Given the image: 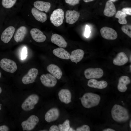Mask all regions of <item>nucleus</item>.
I'll list each match as a JSON object with an SVG mask.
<instances>
[{"label":"nucleus","instance_id":"1","mask_svg":"<svg viewBox=\"0 0 131 131\" xmlns=\"http://www.w3.org/2000/svg\"><path fill=\"white\" fill-rule=\"evenodd\" d=\"M113 119L119 122H125L129 118L128 110L124 107L118 104H115L113 107L111 112Z\"/></svg>","mask_w":131,"mask_h":131},{"label":"nucleus","instance_id":"2","mask_svg":"<svg viewBox=\"0 0 131 131\" xmlns=\"http://www.w3.org/2000/svg\"><path fill=\"white\" fill-rule=\"evenodd\" d=\"M100 99L101 97L99 95L92 92L85 93L80 99L82 106L87 108L98 105Z\"/></svg>","mask_w":131,"mask_h":131},{"label":"nucleus","instance_id":"3","mask_svg":"<svg viewBox=\"0 0 131 131\" xmlns=\"http://www.w3.org/2000/svg\"><path fill=\"white\" fill-rule=\"evenodd\" d=\"M64 16L63 10L61 8H58L53 11L50 16V20L54 25L58 27L63 24Z\"/></svg>","mask_w":131,"mask_h":131},{"label":"nucleus","instance_id":"4","mask_svg":"<svg viewBox=\"0 0 131 131\" xmlns=\"http://www.w3.org/2000/svg\"><path fill=\"white\" fill-rule=\"evenodd\" d=\"M39 100V97L37 95L33 94L30 95L22 104V109L26 111L33 109L35 106L38 103Z\"/></svg>","mask_w":131,"mask_h":131},{"label":"nucleus","instance_id":"5","mask_svg":"<svg viewBox=\"0 0 131 131\" xmlns=\"http://www.w3.org/2000/svg\"><path fill=\"white\" fill-rule=\"evenodd\" d=\"M0 66L4 71L11 73L15 72L17 68L16 64L14 61L5 58L0 60Z\"/></svg>","mask_w":131,"mask_h":131},{"label":"nucleus","instance_id":"6","mask_svg":"<svg viewBox=\"0 0 131 131\" xmlns=\"http://www.w3.org/2000/svg\"><path fill=\"white\" fill-rule=\"evenodd\" d=\"M39 121V119L36 116L32 115L26 120L21 123L23 131H30L33 129Z\"/></svg>","mask_w":131,"mask_h":131},{"label":"nucleus","instance_id":"7","mask_svg":"<svg viewBox=\"0 0 131 131\" xmlns=\"http://www.w3.org/2000/svg\"><path fill=\"white\" fill-rule=\"evenodd\" d=\"M103 70L99 68H89L84 71L85 76L87 79L100 78L103 76Z\"/></svg>","mask_w":131,"mask_h":131},{"label":"nucleus","instance_id":"8","mask_svg":"<svg viewBox=\"0 0 131 131\" xmlns=\"http://www.w3.org/2000/svg\"><path fill=\"white\" fill-rule=\"evenodd\" d=\"M38 72L37 69L35 68H31L27 74L22 77V82L25 84L33 83L35 82Z\"/></svg>","mask_w":131,"mask_h":131},{"label":"nucleus","instance_id":"9","mask_svg":"<svg viewBox=\"0 0 131 131\" xmlns=\"http://www.w3.org/2000/svg\"><path fill=\"white\" fill-rule=\"evenodd\" d=\"M102 37L108 40H114L118 36V34L115 30L111 28L105 26L102 27L100 31Z\"/></svg>","mask_w":131,"mask_h":131},{"label":"nucleus","instance_id":"10","mask_svg":"<svg viewBox=\"0 0 131 131\" xmlns=\"http://www.w3.org/2000/svg\"><path fill=\"white\" fill-rule=\"evenodd\" d=\"M40 79L43 85L48 87H54L57 82L56 78L50 74L49 73L42 75L40 77Z\"/></svg>","mask_w":131,"mask_h":131},{"label":"nucleus","instance_id":"11","mask_svg":"<svg viewBox=\"0 0 131 131\" xmlns=\"http://www.w3.org/2000/svg\"><path fill=\"white\" fill-rule=\"evenodd\" d=\"M15 31V28L13 26H10L6 28L2 33L1 39L4 43H8L13 37Z\"/></svg>","mask_w":131,"mask_h":131},{"label":"nucleus","instance_id":"12","mask_svg":"<svg viewBox=\"0 0 131 131\" xmlns=\"http://www.w3.org/2000/svg\"><path fill=\"white\" fill-rule=\"evenodd\" d=\"M80 16V13L74 10H68L65 14L66 22L70 24H73L78 20Z\"/></svg>","mask_w":131,"mask_h":131},{"label":"nucleus","instance_id":"13","mask_svg":"<svg viewBox=\"0 0 131 131\" xmlns=\"http://www.w3.org/2000/svg\"><path fill=\"white\" fill-rule=\"evenodd\" d=\"M60 113L59 109L56 107L51 108L46 113L45 119L48 123L56 120L59 117Z\"/></svg>","mask_w":131,"mask_h":131},{"label":"nucleus","instance_id":"14","mask_svg":"<svg viewBox=\"0 0 131 131\" xmlns=\"http://www.w3.org/2000/svg\"><path fill=\"white\" fill-rule=\"evenodd\" d=\"M30 33L32 39L37 42H43L46 39L45 35L42 31L38 28H32L30 30Z\"/></svg>","mask_w":131,"mask_h":131},{"label":"nucleus","instance_id":"15","mask_svg":"<svg viewBox=\"0 0 131 131\" xmlns=\"http://www.w3.org/2000/svg\"><path fill=\"white\" fill-rule=\"evenodd\" d=\"M27 32L26 27L22 26L20 27L17 30L14 37L15 41L17 43L22 41L25 38Z\"/></svg>","mask_w":131,"mask_h":131},{"label":"nucleus","instance_id":"16","mask_svg":"<svg viewBox=\"0 0 131 131\" xmlns=\"http://www.w3.org/2000/svg\"><path fill=\"white\" fill-rule=\"evenodd\" d=\"M130 83V79L128 76H123L120 77L119 78L117 86L118 90L121 92H125L127 89V85Z\"/></svg>","mask_w":131,"mask_h":131},{"label":"nucleus","instance_id":"17","mask_svg":"<svg viewBox=\"0 0 131 131\" xmlns=\"http://www.w3.org/2000/svg\"><path fill=\"white\" fill-rule=\"evenodd\" d=\"M87 84L90 87L101 89L106 88L107 86L108 83L105 81H98L94 79H91L88 81Z\"/></svg>","mask_w":131,"mask_h":131},{"label":"nucleus","instance_id":"18","mask_svg":"<svg viewBox=\"0 0 131 131\" xmlns=\"http://www.w3.org/2000/svg\"><path fill=\"white\" fill-rule=\"evenodd\" d=\"M59 98L62 102L68 104L71 101V94L70 91L67 89H62L58 92Z\"/></svg>","mask_w":131,"mask_h":131},{"label":"nucleus","instance_id":"19","mask_svg":"<svg viewBox=\"0 0 131 131\" xmlns=\"http://www.w3.org/2000/svg\"><path fill=\"white\" fill-rule=\"evenodd\" d=\"M47 71L50 74L57 79H61L62 75V73L61 69L57 65L51 64L47 67Z\"/></svg>","mask_w":131,"mask_h":131},{"label":"nucleus","instance_id":"20","mask_svg":"<svg viewBox=\"0 0 131 131\" xmlns=\"http://www.w3.org/2000/svg\"><path fill=\"white\" fill-rule=\"evenodd\" d=\"M51 41L52 43L60 47L65 48L67 45L64 38L61 35L57 33L52 35Z\"/></svg>","mask_w":131,"mask_h":131},{"label":"nucleus","instance_id":"21","mask_svg":"<svg viewBox=\"0 0 131 131\" xmlns=\"http://www.w3.org/2000/svg\"><path fill=\"white\" fill-rule=\"evenodd\" d=\"M116 12V9L115 6L112 1H108L106 4L104 11V15L107 17L113 16Z\"/></svg>","mask_w":131,"mask_h":131},{"label":"nucleus","instance_id":"22","mask_svg":"<svg viewBox=\"0 0 131 131\" xmlns=\"http://www.w3.org/2000/svg\"><path fill=\"white\" fill-rule=\"evenodd\" d=\"M128 61V58L126 54L121 52L117 54L113 60V63L115 65L120 66L124 65Z\"/></svg>","mask_w":131,"mask_h":131},{"label":"nucleus","instance_id":"23","mask_svg":"<svg viewBox=\"0 0 131 131\" xmlns=\"http://www.w3.org/2000/svg\"><path fill=\"white\" fill-rule=\"evenodd\" d=\"M84 54V51L80 49L74 50L71 52L70 59L71 61L77 64L83 58Z\"/></svg>","mask_w":131,"mask_h":131},{"label":"nucleus","instance_id":"24","mask_svg":"<svg viewBox=\"0 0 131 131\" xmlns=\"http://www.w3.org/2000/svg\"><path fill=\"white\" fill-rule=\"evenodd\" d=\"M31 12L33 16L37 21L42 23L46 21L47 19L46 14L35 7L32 8Z\"/></svg>","mask_w":131,"mask_h":131},{"label":"nucleus","instance_id":"25","mask_svg":"<svg viewBox=\"0 0 131 131\" xmlns=\"http://www.w3.org/2000/svg\"><path fill=\"white\" fill-rule=\"evenodd\" d=\"M52 52L55 55L61 59L66 60L70 59V53L62 47L54 49Z\"/></svg>","mask_w":131,"mask_h":131},{"label":"nucleus","instance_id":"26","mask_svg":"<svg viewBox=\"0 0 131 131\" xmlns=\"http://www.w3.org/2000/svg\"><path fill=\"white\" fill-rule=\"evenodd\" d=\"M33 5L34 7L41 11H44L47 13L51 7V4L48 2L37 0L34 2Z\"/></svg>","mask_w":131,"mask_h":131},{"label":"nucleus","instance_id":"27","mask_svg":"<svg viewBox=\"0 0 131 131\" xmlns=\"http://www.w3.org/2000/svg\"><path fill=\"white\" fill-rule=\"evenodd\" d=\"M127 15L121 11H118L116 13L115 17L118 19V23L122 25L126 24L127 22L126 19Z\"/></svg>","mask_w":131,"mask_h":131},{"label":"nucleus","instance_id":"28","mask_svg":"<svg viewBox=\"0 0 131 131\" xmlns=\"http://www.w3.org/2000/svg\"><path fill=\"white\" fill-rule=\"evenodd\" d=\"M17 0H2V4L4 8H9L15 4Z\"/></svg>","mask_w":131,"mask_h":131},{"label":"nucleus","instance_id":"29","mask_svg":"<svg viewBox=\"0 0 131 131\" xmlns=\"http://www.w3.org/2000/svg\"><path fill=\"white\" fill-rule=\"evenodd\" d=\"M58 127L60 131H68L70 127L69 120L68 119L66 120L63 124H59Z\"/></svg>","mask_w":131,"mask_h":131},{"label":"nucleus","instance_id":"30","mask_svg":"<svg viewBox=\"0 0 131 131\" xmlns=\"http://www.w3.org/2000/svg\"><path fill=\"white\" fill-rule=\"evenodd\" d=\"M122 31L130 38H131V26L130 25H125L121 28Z\"/></svg>","mask_w":131,"mask_h":131},{"label":"nucleus","instance_id":"31","mask_svg":"<svg viewBox=\"0 0 131 131\" xmlns=\"http://www.w3.org/2000/svg\"><path fill=\"white\" fill-rule=\"evenodd\" d=\"M77 131H90V128L89 126L87 125H84L77 128Z\"/></svg>","mask_w":131,"mask_h":131},{"label":"nucleus","instance_id":"32","mask_svg":"<svg viewBox=\"0 0 131 131\" xmlns=\"http://www.w3.org/2000/svg\"><path fill=\"white\" fill-rule=\"evenodd\" d=\"M80 1V0H65L66 3L72 6L79 4Z\"/></svg>","mask_w":131,"mask_h":131},{"label":"nucleus","instance_id":"33","mask_svg":"<svg viewBox=\"0 0 131 131\" xmlns=\"http://www.w3.org/2000/svg\"><path fill=\"white\" fill-rule=\"evenodd\" d=\"M85 29L84 35L86 37L88 38L90 36L91 33L89 27L87 25L86 26Z\"/></svg>","mask_w":131,"mask_h":131},{"label":"nucleus","instance_id":"34","mask_svg":"<svg viewBox=\"0 0 131 131\" xmlns=\"http://www.w3.org/2000/svg\"><path fill=\"white\" fill-rule=\"evenodd\" d=\"M121 11L126 15H131V8L126 7L123 8Z\"/></svg>","mask_w":131,"mask_h":131},{"label":"nucleus","instance_id":"35","mask_svg":"<svg viewBox=\"0 0 131 131\" xmlns=\"http://www.w3.org/2000/svg\"><path fill=\"white\" fill-rule=\"evenodd\" d=\"M27 54V51L26 48L25 47H24L22 50L21 54V59H25L26 57Z\"/></svg>","mask_w":131,"mask_h":131},{"label":"nucleus","instance_id":"36","mask_svg":"<svg viewBox=\"0 0 131 131\" xmlns=\"http://www.w3.org/2000/svg\"><path fill=\"white\" fill-rule=\"evenodd\" d=\"M49 131H59L58 127L56 125H53L50 127Z\"/></svg>","mask_w":131,"mask_h":131},{"label":"nucleus","instance_id":"37","mask_svg":"<svg viewBox=\"0 0 131 131\" xmlns=\"http://www.w3.org/2000/svg\"><path fill=\"white\" fill-rule=\"evenodd\" d=\"M9 130L8 127L6 125H3L0 126V131H8Z\"/></svg>","mask_w":131,"mask_h":131},{"label":"nucleus","instance_id":"38","mask_svg":"<svg viewBox=\"0 0 131 131\" xmlns=\"http://www.w3.org/2000/svg\"><path fill=\"white\" fill-rule=\"evenodd\" d=\"M103 131H115V130L111 128H108L103 130Z\"/></svg>","mask_w":131,"mask_h":131},{"label":"nucleus","instance_id":"39","mask_svg":"<svg viewBox=\"0 0 131 131\" xmlns=\"http://www.w3.org/2000/svg\"><path fill=\"white\" fill-rule=\"evenodd\" d=\"M84 2L87 3L93 1L94 0H83Z\"/></svg>","mask_w":131,"mask_h":131},{"label":"nucleus","instance_id":"40","mask_svg":"<svg viewBox=\"0 0 131 131\" xmlns=\"http://www.w3.org/2000/svg\"><path fill=\"white\" fill-rule=\"evenodd\" d=\"M75 130H74L73 128H72V127H70V128L69 129L68 131H75Z\"/></svg>","mask_w":131,"mask_h":131},{"label":"nucleus","instance_id":"41","mask_svg":"<svg viewBox=\"0 0 131 131\" xmlns=\"http://www.w3.org/2000/svg\"><path fill=\"white\" fill-rule=\"evenodd\" d=\"M109 1H111L112 2H115L117 0H108Z\"/></svg>","mask_w":131,"mask_h":131},{"label":"nucleus","instance_id":"42","mask_svg":"<svg viewBox=\"0 0 131 131\" xmlns=\"http://www.w3.org/2000/svg\"><path fill=\"white\" fill-rule=\"evenodd\" d=\"M131 121H130L129 123V126L130 128H131Z\"/></svg>","mask_w":131,"mask_h":131},{"label":"nucleus","instance_id":"43","mask_svg":"<svg viewBox=\"0 0 131 131\" xmlns=\"http://www.w3.org/2000/svg\"><path fill=\"white\" fill-rule=\"evenodd\" d=\"M2 91V89L0 86V94L1 93Z\"/></svg>","mask_w":131,"mask_h":131},{"label":"nucleus","instance_id":"44","mask_svg":"<svg viewBox=\"0 0 131 131\" xmlns=\"http://www.w3.org/2000/svg\"><path fill=\"white\" fill-rule=\"evenodd\" d=\"M1 73L0 72V78H1Z\"/></svg>","mask_w":131,"mask_h":131},{"label":"nucleus","instance_id":"45","mask_svg":"<svg viewBox=\"0 0 131 131\" xmlns=\"http://www.w3.org/2000/svg\"><path fill=\"white\" fill-rule=\"evenodd\" d=\"M1 108L0 106V110L1 109Z\"/></svg>","mask_w":131,"mask_h":131},{"label":"nucleus","instance_id":"46","mask_svg":"<svg viewBox=\"0 0 131 131\" xmlns=\"http://www.w3.org/2000/svg\"><path fill=\"white\" fill-rule=\"evenodd\" d=\"M131 55H130V62H131Z\"/></svg>","mask_w":131,"mask_h":131},{"label":"nucleus","instance_id":"47","mask_svg":"<svg viewBox=\"0 0 131 131\" xmlns=\"http://www.w3.org/2000/svg\"><path fill=\"white\" fill-rule=\"evenodd\" d=\"M131 65H130V71H131Z\"/></svg>","mask_w":131,"mask_h":131}]
</instances>
